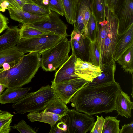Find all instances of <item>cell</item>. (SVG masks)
Wrapping results in <instances>:
<instances>
[{
	"label": "cell",
	"instance_id": "6da1fadb",
	"mask_svg": "<svg viewBox=\"0 0 133 133\" xmlns=\"http://www.w3.org/2000/svg\"><path fill=\"white\" fill-rule=\"evenodd\" d=\"M121 89L120 85L115 81L96 85L86 84L70 102L76 110L89 115L110 113L114 110L116 100Z\"/></svg>",
	"mask_w": 133,
	"mask_h": 133
},
{
	"label": "cell",
	"instance_id": "7a4b0ae2",
	"mask_svg": "<svg viewBox=\"0 0 133 133\" xmlns=\"http://www.w3.org/2000/svg\"><path fill=\"white\" fill-rule=\"evenodd\" d=\"M41 61L40 54L30 52L8 70L0 68V84L7 88H17L29 83L41 66Z\"/></svg>",
	"mask_w": 133,
	"mask_h": 133
},
{
	"label": "cell",
	"instance_id": "3957f363",
	"mask_svg": "<svg viewBox=\"0 0 133 133\" xmlns=\"http://www.w3.org/2000/svg\"><path fill=\"white\" fill-rule=\"evenodd\" d=\"M105 23L98 25L97 40L100 51V68L113 60V55L118 34V21L113 10L106 5Z\"/></svg>",
	"mask_w": 133,
	"mask_h": 133
},
{
	"label": "cell",
	"instance_id": "277c9868",
	"mask_svg": "<svg viewBox=\"0 0 133 133\" xmlns=\"http://www.w3.org/2000/svg\"><path fill=\"white\" fill-rule=\"evenodd\" d=\"M55 96L51 85L42 86L36 92L27 93L13 103L12 107L20 114L39 112L46 108Z\"/></svg>",
	"mask_w": 133,
	"mask_h": 133
},
{
	"label": "cell",
	"instance_id": "5b68a950",
	"mask_svg": "<svg viewBox=\"0 0 133 133\" xmlns=\"http://www.w3.org/2000/svg\"><path fill=\"white\" fill-rule=\"evenodd\" d=\"M71 49L70 41L64 37L54 46L41 53V66L46 71L55 70L68 59Z\"/></svg>",
	"mask_w": 133,
	"mask_h": 133
},
{
	"label": "cell",
	"instance_id": "8992f818",
	"mask_svg": "<svg viewBox=\"0 0 133 133\" xmlns=\"http://www.w3.org/2000/svg\"><path fill=\"white\" fill-rule=\"evenodd\" d=\"M64 37L52 34H44L34 38L20 39L16 47L18 51L24 54L30 52L41 54L56 45Z\"/></svg>",
	"mask_w": 133,
	"mask_h": 133
},
{
	"label": "cell",
	"instance_id": "52a82bcc",
	"mask_svg": "<svg viewBox=\"0 0 133 133\" xmlns=\"http://www.w3.org/2000/svg\"><path fill=\"white\" fill-rule=\"evenodd\" d=\"M62 119L67 127V133H86L90 131L95 122L91 115L68 109Z\"/></svg>",
	"mask_w": 133,
	"mask_h": 133
},
{
	"label": "cell",
	"instance_id": "ba28073f",
	"mask_svg": "<svg viewBox=\"0 0 133 133\" xmlns=\"http://www.w3.org/2000/svg\"><path fill=\"white\" fill-rule=\"evenodd\" d=\"M89 82L78 77L57 83L51 82V86L55 95L66 105L75 94Z\"/></svg>",
	"mask_w": 133,
	"mask_h": 133
},
{
	"label": "cell",
	"instance_id": "9c48e42d",
	"mask_svg": "<svg viewBox=\"0 0 133 133\" xmlns=\"http://www.w3.org/2000/svg\"><path fill=\"white\" fill-rule=\"evenodd\" d=\"M60 15L51 11L46 21L30 24H25L28 26L35 28L47 33L67 37L66 25L62 21Z\"/></svg>",
	"mask_w": 133,
	"mask_h": 133
},
{
	"label": "cell",
	"instance_id": "30bf717a",
	"mask_svg": "<svg viewBox=\"0 0 133 133\" xmlns=\"http://www.w3.org/2000/svg\"><path fill=\"white\" fill-rule=\"evenodd\" d=\"M118 21V34L133 24V0H118L113 10Z\"/></svg>",
	"mask_w": 133,
	"mask_h": 133
},
{
	"label": "cell",
	"instance_id": "8fae6325",
	"mask_svg": "<svg viewBox=\"0 0 133 133\" xmlns=\"http://www.w3.org/2000/svg\"><path fill=\"white\" fill-rule=\"evenodd\" d=\"M70 41L72 53L77 58L86 61L88 59V47L90 41L84 34L72 32Z\"/></svg>",
	"mask_w": 133,
	"mask_h": 133
},
{
	"label": "cell",
	"instance_id": "7c38bea8",
	"mask_svg": "<svg viewBox=\"0 0 133 133\" xmlns=\"http://www.w3.org/2000/svg\"><path fill=\"white\" fill-rule=\"evenodd\" d=\"M74 71L78 77L91 82L101 74L102 71L100 66L77 58L75 63Z\"/></svg>",
	"mask_w": 133,
	"mask_h": 133
},
{
	"label": "cell",
	"instance_id": "4fadbf2b",
	"mask_svg": "<svg viewBox=\"0 0 133 133\" xmlns=\"http://www.w3.org/2000/svg\"><path fill=\"white\" fill-rule=\"evenodd\" d=\"M133 45V24L123 33L118 34L114 51L113 59L116 62L129 48Z\"/></svg>",
	"mask_w": 133,
	"mask_h": 133
},
{
	"label": "cell",
	"instance_id": "5bb4252c",
	"mask_svg": "<svg viewBox=\"0 0 133 133\" xmlns=\"http://www.w3.org/2000/svg\"><path fill=\"white\" fill-rule=\"evenodd\" d=\"M7 9L11 19L23 24H30L44 21L49 18L48 16L33 14L13 7H9Z\"/></svg>",
	"mask_w": 133,
	"mask_h": 133
},
{
	"label": "cell",
	"instance_id": "9a60e30c",
	"mask_svg": "<svg viewBox=\"0 0 133 133\" xmlns=\"http://www.w3.org/2000/svg\"><path fill=\"white\" fill-rule=\"evenodd\" d=\"M77 58L72 53L68 60L55 74L52 82L57 83L78 77L75 73V63Z\"/></svg>",
	"mask_w": 133,
	"mask_h": 133
},
{
	"label": "cell",
	"instance_id": "2e32d148",
	"mask_svg": "<svg viewBox=\"0 0 133 133\" xmlns=\"http://www.w3.org/2000/svg\"><path fill=\"white\" fill-rule=\"evenodd\" d=\"M133 109V103L130 96L121 89L116 100L114 110L118 115L128 118L132 116L131 110Z\"/></svg>",
	"mask_w": 133,
	"mask_h": 133
},
{
	"label": "cell",
	"instance_id": "e0dca14e",
	"mask_svg": "<svg viewBox=\"0 0 133 133\" xmlns=\"http://www.w3.org/2000/svg\"><path fill=\"white\" fill-rule=\"evenodd\" d=\"M19 29L17 26L9 27L0 36V51L15 46L19 40Z\"/></svg>",
	"mask_w": 133,
	"mask_h": 133
},
{
	"label": "cell",
	"instance_id": "ac0fdd59",
	"mask_svg": "<svg viewBox=\"0 0 133 133\" xmlns=\"http://www.w3.org/2000/svg\"><path fill=\"white\" fill-rule=\"evenodd\" d=\"M0 96L1 104L16 103L23 97L30 90V87L7 88Z\"/></svg>",
	"mask_w": 133,
	"mask_h": 133
},
{
	"label": "cell",
	"instance_id": "d6986e66",
	"mask_svg": "<svg viewBox=\"0 0 133 133\" xmlns=\"http://www.w3.org/2000/svg\"><path fill=\"white\" fill-rule=\"evenodd\" d=\"M116 67L115 62L114 60L109 63L103 65L101 68L102 71L101 74L87 84L96 85L115 81L114 76Z\"/></svg>",
	"mask_w": 133,
	"mask_h": 133
},
{
	"label": "cell",
	"instance_id": "ffe728a7",
	"mask_svg": "<svg viewBox=\"0 0 133 133\" xmlns=\"http://www.w3.org/2000/svg\"><path fill=\"white\" fill-rule=\"evenodd\" d=\"M28 118L31 121H39L47 123L50 125L62 119V116L47 112L44 110L39 112L29 113L27 115Z\"/></svg>",
	"mask_w": 133,
	"mask_h": 133
},
{
	"label": "cell",
	"instance_id": "44dd1931",
	"mask_svg": "<svg viewBox=\"0 0 133 133\" xmlns=\"http://www.w3.org/2000/svg\"><path fill=\"white\" fill-rule=\"evenodd\" d=\"M16 46L0 51V67L5 62L9 63L12 67L17 64L24 56V54L18 51Z\"/></svg>",
	"mask_w": 133,
	"mask_h": 133
},
{
	"label": "cell",
	"instance_id": "7402d4cb",
	"mask_svg": "<svg viewBox=\"0 0 133 133\" xmlns=\"http://www.w3.org/2000/svg\"><path fill=\"white\" fill-rule=\"evenodd\" d=\"M91 0H77V5L75 22L74 24L72 32L84 34V9L86 4Z\"/></svg>",
	"mask_w": 133,
	"mask_h": 133
},
{
	"label": "cell",
	"instance_id": "603a6c76",
	"mask_svg": "<svg viewBox=\"0 0 133 133\" xmlns=\"http://www.w3.org/2000/svg\"><path fill=\"white\" fill-rule=\"evenodd\" d=\"M119 64L124 72L133 74V45L127 49L116 61Z\"/></svg>",
	"mask_w": 133,
	"mask_h": 133
},
{
	"label": "cell",
	"instance_id": "cb8c5ba5",
	"mask_svg": "<svg viewBox=\"0 0 133 133\" xmlns=\"http://www.w3.org/2000/svg\"><path fill=\"white\" fill-rule=\"evenodd\" d=\"M67 22L73 25L75 22L77 0H61Z\"/></svg>",
	"mask_w": 133,
	"mask_h": 133
},
{
	"label": "cell",
	"instance_id": "d4e9b609",
	"mask_svg": "<svg viewBox=\"0 0 133 133\" xmlns=\"http://www.w3.org/2000/svg\"><path fill=\"white\" fill-rule=\"evenodd\" d=\"M68 110L66 105L55 96L43 110L64 117Z\"/></svg>",
	"mask_w": 133,
	"mask_h": 133
},
{
	"label": "cell",
	"instance_id": "484cf974",
	"mask_svg": "<svg viewBox=\"0 0 133 133\" xmlns=\"http://www.w3.org/2000/svg\"><path fill=\"white\" fill-rule=\"evenodd\" d=\"M98 32V21L91 12L84 32L86 37L90 41L97 39Z\"/></svg>",
	"mask_w": 133,
	"mask_h": 133
},
{
	"label": "cell",
	"instance_id": "4316f807",
	"mask_svg": "<svg viewBox=\"0 0 133 133\" xmlns=\"http://www.w3.org/2000/svg\"><path fill=\"white\" fill-rule=\"evenodd\" d=\"M106 6L104 0H91V12L98 22L105 19V11Z\"/></svg>",
	"mask_w": 133,
	"mask_h": 133
},
{
	"label": "cell",
	"instance_id": "83f0119b",
	"mask_svg": "<svg viewBox=\"0 0 133 133\" xmlns=\"http://www.w3.org/2000/svg\"><path fill=\"white\" fill-rule=\"evenodd\" d=\"M88 51V62L100 67V51L97 39L93 41H90Z\"/></svg>",
	"mask_w": 133,
	"mask_h": 133
},
{
	"label": "cell",
	"instance_id": "f1b7e54d",
	"mask_svg": "<svg viewBox=\"0 0 133 133\" xmlns=\"http://www.w3.org/2000/svg\"><path fill=\"white\" fill-rule=\"evenodd\" d=\"M117 116H106L102 133H120L119 125L120 120L117 119Z\"/></svg>",
	"mask_w": 133,
	"mask_h": 133
},
{
	"label": "cell",
	"instance_id": "f546056e",
	"mask_svg": "<svg viewBox=\"0 0 133 133\" xmlns=\"http://www.w3.org/2000/svg\"><path fill=\"white\" fill-rule=\"evenodd\" d=\"M47 33L23 24L19 29V39L35 37Z\"/></svg>",
	"mask_w": 133,
	"mask_h": 133
},
{
	"label": "cell",
	"instance_id": "4dcf8cb0",
	"mask_svg": "<svg viewBox=\"0 0 133 133\" xmlns=\"http://www.w3.org/2000/svg\"><path fill=\"white\" fill-rule=\"evenodd\" d=\"M13 115L7 111L0 110V133H9Z\"/></svg>",
	"mask_w": 133,
	"mask_h": 133
},
{
	"label": "cell",
	"instance_id": "1f68e13d",
	"mask_svg": "<svg viewBox=\"0 0 133 133\" xmlns=\"http://www.w3.org/2000/svg\"><path fill=\"white\" fill-rule=\"evenodd\" d=\"M22 10L33 14L48 16L50 13V10L43 7L34 4L26 3L24 5Z\"/></svg>",
	"mask_w": 133,
	"mask_h": 133
},
{
	"label": "cell",
	"instance_id": "d6a6232c",
	"mask_svg": "<svg viewBox=\"0 0 133 133\" xmlns=\"http://www.w3.org/2000/svg\"><path fill=\"white\" fill-rule=\"evenodd\" d=\"M44 5L46 8L60 15L63 16L64 15L61 0H45Z\"/></svg>",
	"mask_w": 133,
	"mask_h": 133
},
{
	"label": "cell",
	"instance_id": "836d02e7",
	"mask_svg": "<svg viewBox=\"0 0 133 133\" xmlns=\"http://www.w3.org/2000/svg\"><path fill=\"white\" fill-rule=\"evenodd\" d=\"M12 128L21 133H36L37 132L35 129L28 125L23 119L21 120L17 124H14Z\"/></svg>",
	"mask_w": 133,
	"mask_h": 133
},
{
	"label": "cell",
	"instance_id": "e575fe53",
	"mask_svg": "<svg viewBox=\"0 0 133 133\" xmlns=\"http://www.w3.org/2000/svg\"><path fill=\"white\" fill-rule=\"evenodd\" d=\"M50 127V133H67V125L62 118Z\"/></svg>",
	"mask_w": 133,
	"mask_h": 133
},
{
	"label": "cell",
	"instance_id": "d590c367",
	"mask_svg": "<svg viewBox=\"0 0 133 133\" xmlns=\"http://www.w3.org/2000/svg\"><path fill=\"white\" fill-rule=\"evenodd\" d=\"M96 116L97 117L96 121L94 122V125L90 130V133H102L105 119L102 115L101 116L97 115Z\"/></svg>",
	"mask_w": 133,
	"mask_h": 133
},
{
	"label": "cell",
	"instance_id": "8d00e7d4",
	"mask_svg": "<svg viewBox=\"0 0 133 133\" xmlns=\"http://www.w3.org/2000/svg\"><path fill=\"white\" fill-rule=\"evenodd\" d=\"M8 19L0 13V34L9 27Z\"/></svg>",
	"mask_w": 133,
	"mask_h": 133
},
{
	"label": "cell",
	"instance_id": "74e56055",
	"mask_svg": "<svg viewBox=\"0 0 133 133\" xmlns=\"http://www.w3.org/2000/svg\"><path fill=\"white\" fill-rule=\"evenodd\" d=\"M5 0L9 2L11 6V7L15 8L21 10H22V8L24 4L27 3L23 0Z\"/></svg>",
	"mask_w": 133,
	"mask_h": 133
},
{
	"label": "cell",
	"instance_id": "f35d334b",
	"mask_svg": "<svg viewBox=\"0 0 133 133\" xmlns=\"http://www.w3.org/2000/svg\"><path fill=\"white\" fill-rule=\"evenodd\" d=\"M122 128L120 129V133H133V122L130 123L122 125Z\"/></svg>",
	"mask_w": 133,
	"mask_h": 133
},
{
	"label": "cell",
	"instance_id": "ab89813d",
	"mask_svg": "<svg viewBox=\"0 0 133 133\" xmlns=\"http://www.w3.org/2000/svg\"><path fill=\"white\" fill-rule=\"evenodd\" d=\"M106 5L113 10L118 0H104Z\"/></svg>",
	"mask_w": 133,
	"mask_h": 133
},
{
	"label": "cell",
	"instance_id": "60d3db41",
	"mask_svg": "<svg viewBox=\"0 0 133 133\" xmlns=\"http://www.w3.org/2000/svg\"><path fill=\"white\" fill-rule=\"evenodd\" d=\"M0 5L2 8L5 10L6 9H7L8 7H11L9 2L5 0H4L0 4Z\"/></svg>",
	"mask_w": 133,
	"mask_h": 133
},
{
	"label": "cell",
	"instance_id": "b9f144b4",
	"mask_svg": "<svg viewBox=\"0 0 133 133\" xmlns=\"http://www.w3.org/2000/svg\"><path fill=\"white\" fill-rule=\"evenodd\" d=\"M34 4L38 5L45 8L43 4V2L44 0H31ZM47 9V8H46Z\"/></svg>",
	"mask_w": 133,
	"mask_h": 133
},
{
	"label": "cell",
	"instance_id": "7bdbcfd3",
	"mask_svg": "<svg viewBox=\"0 0 133 133\" xmlns=\"http://www.w3.org/2000/svg\"><path fill=\"white\" fill-rule=\"evenodd\" d=\"M2 66L3 68V70L4 71L8 70L11 68L9 64L7 62H5L3 63L2 65Z\"/></svg>",
	"mask_w": 133,
	"mask_h": 133
},
{
	"label": "cell",
	"instance_id": "ee69618b",
	"mask_svg": "<svg viewBox=\"0 0 133 133\" xmlns=\"http://www.w3.org/2000/svg\"><path fill=\"white\" fill-rule=\"evenodd\" d=\"M7 88L6 86L0 84V96L5 89Z\"/></svg>",
	"mask_w": 133,
	"mask_h": 133
},
{
	"label": "cell",
	"instance_id": "f6af8a7d",
	"mask_svg": "<svg viewBox=\"0 0 133 133\" xmlns=\"http://www.w3.org/2000/svg\"><path fill=\"white\" fill-rule=\"evenodd\" d=\"M26 2L27 3L34 4L31 0H23Z\"/></svg>",
	"mask_w": 133,
	"mask_h": 133
},
{
	"label": "cell",
	"instance_id": "bcb514c9",
	"mask_svg": "<svg viewBox=\"0 0 133 133\" xmlns=\"http://www.w3.org/2000/svg\"><path fill=\"white\" fill-rule=\"evenodd\" d=\"M5 10L2 8L0 5V12L1 11L4 12L5 11Z\"/></svg>",
	"mask_w": 133,
	"mask_h": 133
},
{
	"label": "cell",
	"instance_id": "7dc6e473",
	"mask_svg": "<svg viewBox=\"0 0 133 133\" xmlns=\"http://www.w3.org/2000/svg\"><path fill=\"white\" fill-rule=\"evenodd\" d=\"M4 0H0V4Z\"/></svg>",
	"mask_w": 133,
	"mask_h": 133
}]
</instances>
